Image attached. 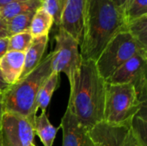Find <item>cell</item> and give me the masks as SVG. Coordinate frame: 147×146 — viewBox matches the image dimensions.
I'll list each match as a JSON object with an SVG mask.
<instances>
[{"mask_svg": "<svg viewBox=\"0 0 147 146\" xmlns=\"http://www.w3.org/2000/svg\"><path fill=\"white\" fill-rule=\"evenodd\" d=\"M125 28L123 12L110 0H84L82 59L96 61L108 43Z\"/></svg>", "mask_w": 147, "mask_h": 146, "instance_id": "cell-1", "label": "cell"}, {"mask_svg": "<svg viewBox=\"0 0 147 146\" xmlns=\"http://www.w3.org/2000/svg\"><path fill=\"white\" fill-rule=\"evenodd\" d=\"M106 81L98 72L96 62L82 59L71 86L67 108L89 131L103 121Z\"/></svg>", "mask_w": 147, "mask_h": 146, "instance_id": "cell-2", "label": "cell"}, {"mask_svg": "<svg viewBox=\"0 0 147 146\" xmlns=\"http://www.w3.org/2000/svg\"><path fill=\"white\" fill-rule=\"evenodd\" d=\"M53 53L50 52L30 73L10 85L3 94L4 112L20 114L34 126L36 112V97L40 88L53 72Z\"/></svg>", "mask_w": 147, "mask_h": 146, "instance_id": "cell-3", "label": "cell"}, {"mask_svg": "<svg viewBox=\"0 0 147 146\" xmlns=\"http://www.w3.org/2000/svg\"><path fill=\"white\" fill-rule=\"evenodd\" d=\"M145 105L146 102L140 101L134 84L107 83L103 121L111 125L131 126L134 118Z\"/></svg>", "mask_w": 147, "mask_h": 146, "instance_id": "cell-4", "label": "cell"}, {"mask_svg": "<svg viewBox=\"0 0 147 146\" xmlns=\"http://www.w3.org/2000/svg\"><path fill=\"white\" fill-rule=\"evenodd\" d=\"M144 50L147 48L142 46L128 32L121 31L108 43L95 61L96 69L106 81L129 59Z\"/></svg>", "mask_w": 147, "mask_h": 146, "instance_id": "cell-5", "label": "cell"}, {"mask_svg": "<svg viewBox=\"0 0 147 146\" xmlns=\"http://www.w3.org/2000/svg\"><path fill=\"white\" fill-rule=\"evenodd\" d=\"M55 49L52 52V70L58 74L65 73L71 85L82 62L79 44L61 28L55 35Z\"/></svg>", "mask_w": 147, "mask_h": 146, "instance_id": "cell-6", "label": "cell"}, {"mask_svg": "<svg viewBox=\"0 0 147 146\" xmlns=\"http://www.w3.org/2000/svg\"><path fill=\"white\" fill-rule=\"evenodd\" d=\"M147 50L139 52L119 67L106 80L108 83H132L141 102H146Z\"/></svg>", "mask_w": 147, "mask_h": 146, "instance_id": "cell-7", "label": "cell"}, {"mask_svg": "<svg viewBox=\"0 0 147 146\" xmlns=\"http://www.w3.org/2000/svg\"><path fill=\"white\" fill-rule=\"evenodd\" d=\"M34 126L17 114L4 112L0 124V144L2 146H33Z\"/></svg>", "mask_w": 147, "mask_h": 146, "instance_id": "cell-8", "label": "cell"}, {"mask_svg": "<svg viewBox=\"0 0 147 146\" xmlns=\"http://www.w3.org/2000/svg\"><path fill=\"white\" fill-rule=\"evenodd\" d=\"M63 134L62 146H94L89 130L79 123L76 116L67 108L61 120Z\"/></svg>", "mask_w": 147, "mask_h": 146, "instance_id": "cell-9", "label": "cell"}, {"mask_svg": "<svg viewBox=\"0 0 147 146\" xmlns=\"http://www.w3.org/2000/svg\"><path fill=\"white\" fill-rule=\"evenodd\" d=\"M130 127L102 121L91 128L89 133L94 146H123Z\"/></svg>", "mask_w": 147, "mask_h": 146, "instance_id": "cell-10", "label": "cell"}, {"mask_svg": "<svg viewBox=\"0 0 147 146\" xmlns=\"http://www.w3.org/2000/svg\"><path fill=\"white\" fill-rule=\"evenodd\" d=\"M84 0H66L59 28L63 29L80 45L83 34Z\"/></svg>", "mask_w": 147, "mask_h": 146, "instance_id": "cell-11", "label": "cell"}, {"mask_svg": "<svg viewBox=\"0 0 147 146\" xmlns=\"http://www.w3.org/2000/svg\"><path fill=\"white\" fill-rule=\"evenodd\" d=\"M25 53L8 51L0 59V69L6 82L12 85L19 80L24 65Z\"/></svg>", "mask_w": 147, "mask_h": 146, "instance_id": "cell-12", "label": "cell"}, {"mask_svg": "<svg viewBox=\"0 0 147 146\" xmlns=\"http://www.w3.org/2000/svg\"><path fill=\"white\" fill-rule=\"evenodd\" d=\"M48 35H43L39 37L33 38V40L24 52V65L20 75L19 79L23 78L28 73H30L43 59V55L46 51L47 43H48Z\"/></svg>", "mask_w": 147, "mask_h": 146, "instance_id": "cell-13", "label": "cell"}, {"mask_svg": "<svg viewBox=\"0 0 147 146\" xmlns=\"http://www.w3.org/2000/svg\"><path fill=\"white\" fill-rule=\"evenodd\" d=\"M42 6V0H25L0 7V16L8 21L14 16L35 12Z\"/></svg>", "mask_w": 147, "mask_h": 146, "instance_id": "cell-14", "label": "cell"}, {"mask_svg": "<svg viewBox=\"0 0 147 146\" xmlns=\"http://www.w3.org/2000/svg\"><path fill=\"white\" fill-rule=\"evenodd\" d=\"M34 129V133L37 134L44 146H53L59 128L51 124L46 112L41 111L39 115L35 116Z\"/></svg>", "mask_w": 147, "mask_h": 146, "instance_id": "cell-15", "label": "cell"}, {"mask_svg": "<svg viewBox=\"0 0 147 146\" xmlns=\"http://www.w3.org/2000/svg\"><path fill=\"white\" fill-rule=\"evenodd\" d=\"M59 74L53 71L40 88L36 97V112L39 109L46 112V109L49 105V102L59 84Z\"/></svg>", "mask_w": 147, "mask_h": 146, "instance_id": "cell-16", "label": "cell"}, {"mask_svg": "<svg viewBox=\"0 0 147 146\" xmlns=\"http://www.w3.org/2000/svg\"><path fill=\"white\" fill-rule=\"evenodd\" d=\"M53 24V17L41 6L35 11L34 15L29 31L34 38L48 35Z\"/></svg>", "mask_w": 147, "mask_h": 146, "instance_id": "cell-17", "label": "cell"}, {"mask_svg": "<svg viewBox=\"0 0 147 146\" xmlns=\"http://www.w3.org/2000/svg\"><path fill=\"white\" fill-rule=\"evenodd\" d=\"M125 30L142 46L147 48V15H143L127 22Z\"/></svg>", "mask_w": 147, "mask_h": 146, "instance_id": "cell-18", "label": "cell"}, {"mask_svg": "<svg viewBox=\"0 0 147 146\" xmlns=\"http://www.w3.org/2000/svg\"><path fill=\"white\" fill-rule=\"evenodd\" d=\"M35 12L19 15L7 21V29L9 37L18 33L29 31L32 19Z\"/></svg>", "mask_w": 147, "mask_h": 146, "instance_id": "cell-19", "label": "cell"}, {"mask_svg": "<svg viewBox=\"0 0 147 146\" xmlns=\"http://www.w3.org/2000/svg\"><path fill=\"white\" fill-rule=\"evenodd\" d=\"M33 38L30 31L22 32L9 36L8 51L25 52L29 47Z\"/></svg>", "mask_w": 147, "mask_h": 146, "instance_id": "cell-20", "label": "cell"}, {"mask_svg": "<svg viewBox=\"0 0 147 146\" xmlns=\"http://www.w3.org/2000/svg\"><path fill=\"white\" fill-rule=\"evenodd\" d=\"M123 15L126 23L131 20L147 15V0H130Z\"/></svg>", "mask_w": 147, "mask_h": 146, "instance_id": "cell-21", "label": "cell"}, {"mask_svg": "<svg viewBox=\"0 0 147 146\" xmlns=\"http://www.w3.org/2000/svg\"><path fill=\"white\" fill-rule=\"evenodd\" d=\"M66 0H42V8L53 17V23L58 27Z\"/></svg>", "mask_w": 147, "mask_h": 146, "instance_id": "cell-22", "label": "cell"}, {"mask_svg": "<svg viewBox=\"0 0 147 146\" xmlns=\"http://www.w3.org/2000/svg\"><path fill=\"white\" fill-rule=\"evenodd\" d=\"M123 146H146V144L140 139V137L136 134V133L131 126L125 139Z\"/></svg>", "mask_w": 147, "mask_h": 146, "instance_id": "cell-23", "label": "cell"}, {"mask_svg": "<svg viewBox=\"0 0 147 146\" xmlns=\"http://www.w3.org/2000/svg\"><path fill=\"white\" fill-rule=\"evenodd\" d=\"M9 47V37L0 38V59L8 52Z\"/></svg>", "mask_w": 147, "mask_h": 146, "instance_id": "cell-24", "label": "cell"}, {"mask_svg": "<svg viewBox=\"0 0 147 146\" xmlns=\"http://www.w3.org/2000/svg\"><path fill=\"white\" fill-rule=\"evenodd\" d=\"M9 37L7 29V21L0 16V38Z\"/></svg>", "mask_w": 147, "mask_h": 146, "instance_id": "cell-25", "label": "cell"}, {"mask_svg": "<svg viewBox=\"0 0 147 146\" xmlns=\"http://www.w3.org/2000/svg\"><path fill=\"white\" fill-rule=\"evenodd\" d=\"M10 85L6 82L4 79V77L2 73V71L0 69V94H3L9 87Z\"/></svg>", "mask_w": 147, "mask_h": 146, "instance_id": "cell-26", "label": "cell"}, {"mask_svg": "<svg viewBox=\"0 0 147 146\" xmlns=\"http://www.w3.org/2000/svg\"><path fill=\"white\" fill-rule=\"evenodd\" d=\"M117 8H119L122 12H124L126 7L127 6L130 0H110Z\"/></svg>", "mask_w": 147, "mask_h": 146, "instance_id": "cell-27", "label": "cell"}, {"mask_svg": "<svg viewBox=\"0 0 147 146\" xmlns=\"http://www.w3.org/2000/svg\"><path fill=\"white\" fill-rule=\"evenodd\" d=\"M3 114H4V108H3V94H0V124H1L2 117Z\"/></svg>", "mask_w": 147, "mask_h": 146, "instance_id": "cell-28", "label": "cell"}, {"mask_svg": "<svg viewBox=\"0 0 147 146\" xmlns=\"http://www.w3.org/2000/svg\"><path fill=\"white\" fill-rule=\"evenodd\" d=\"M21 1H25V0H0V7L12 3H16V2H21Z\"/></svg>", "mask_w": 147, "mask_h": 146, "instance_id": "cell-29", "label": "cell"}, {"mask_svg": "<svg viewBox=\"0 0 147 146\" xmlns=\"http://www.w3.org/2000/svg\"><path fill=\"white\" fill-rule=\"evenodd\" d=\"M0 146H2V145H1V144H0Z\"/></svg>", "mask_w": 147, "mask_h": 146, "instance_id": "cell-30", "label": "cell"}, {"mask_svg": "<svg viewBox=\"0 0 147 146\" xmlns=\"http://www.w3.org/2000/svg\"><path fill=\"white\" fill-rule=\"evenodd\" d=\"M33 146H35V145H33Z\"/></svg>", "mask_w": 147, "mask_h": 146, "instance_id": "cell-31", "label": "cell"}]
</instances>
